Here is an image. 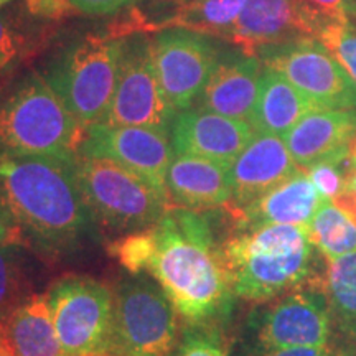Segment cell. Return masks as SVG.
I'll return each mask as SVG.
<instances>
[{
    "label": "cell",
    "instance_id": "12",
    "mask_svg": "<svg viewBox=\"0 0 356 356\" xmlns=\"http://www.w3.org/2000/svg\"><path fill=\"white\" fill-rule=\"evenodd\" d=\"M175 114L155 74L150 40L136 37L129 43L122 42L118 88L104 122L167 131Z\"/></svg>",
    "mask_w": 356,
    "mask_h": 356
},
{
    "label": "cell",
    "instance_id": "40",
    "mask_svg": "<svg viewBox=\"0 0 356 356\" xmlns=\"http://www.w3.org/2000/svg\"><path fill=\"white\" fill-rule=\"evenodd\" d=\"M8 2H12V0H0V7H3V6H6V3H8Z\"/></svg>",
    "mask_w": 356,
    "mask_h": 356
},
{
    "label": "cell",
    "instance_id": "19",
    "mask_svg": "<svg viewBox=\"0 0 356 356\" xmlns=\"http://www.w3.org/2000/svg\"><path fill=\"white\" fill-rule=\"evenodd\" d=\"M327 202L300 170L274 186L256 202L234 210L236 228H254L264 225L309 226L318 208Z\"/></svg>",
    "mask_w": 356,
    "mask_h": 356
},
{
    "label": "cell",
    "instance_id": "9",
    "mask_svg": "<svg viewBox=\"0 0 356 356\" xmlns=\"http://www.w3.org/2000/svg\"><path fill=\"white\" fill-rule=\"evenodd\" d=\"M257 58L289 79L315 109H356L355 84L318 40L270 48Z\"/></svg>",
    "mask_w": 356,
    "mask_h": 356
},
{
    "label": "cell",
    "instance_id": "36",
    "mask_svg": "<svg viewBox=\"0 0 356 356\" xmlns=\"http://www.w3.org/2000/svg\"><path fill=\"white\" fill-rule=\"evenodd\" d=\"M345 193L350 197L356 198V167L348 165V172H346V181H345Z\"/></svg>",
    "mask_w": 356,
    "mask_h": 356
},
{
    "label": "cell",
    "instance_id": "17",
    "mask_svg": "<svg viewBox=\"0 0 356 356\" xmlns=\"http://www.w3.org/2000/svg\"><path fill=\"white\" fill-rule=\"evenodd\" d=\"M264 65L252 55L220 58L198 97L197 108L251 124Z\"/></svg>",
    "mask_w": 356,
    "mask_h": 356
},
{
    "label": "cell",
    "instance_id": "25",
    "mask_svg": "<svg viewBox=\"0 0 356 356\" xmlns=\"http://www.w3.org/2000/svg\"><path fill=\"white\" fill-rule=\"evenodd\" d=\"M307 229L325 261L356 252V221L333 202H325L318 208Z\"/></svg>",
    "mask_w": 356,
    "mask_h": 356
},
{
    "label": "cell",
    "instance_id": "31",
    "mask_svg": "<svg viewBox=\"0 0 356 356\" xmlns=\"http://www.w3.org/2000/svg\"><path fill=\"white\" fill-rule=\"evenodd\" d=\"M320 35L325 29L348 24L353 0H293ZM318 40V38H317Z\"/></svg>",
    "mask_w": 356,
    "mask_h": 356
},
{
    "label": "cell",
    "instance_id": "5",
    "mask_svg": "<svg viewBox=\"0 0 356 356\" xmlns=\"http://www.w3.org/2000/svg\"><path fill=\"white\" fill-rule=\"evenodd\" d=\"M74 170L89 213L118 233L154 228L172 208L163 191L111 159L76 154Z\"/></svg>",
    "mask_w": 356,
    "mask_h": 356
},
{
    "label": "cell",
    "instance_id": "28",
    "mask_svg": "<svg viewBox=\"0 0 356 356\" xmlns=\"http://www.w3.org/2000/svg\"><path fill=\"white\" fill-rule=\"evenodd\" d=\"M154 249V231L152 228L129 233L122 238H118L109 244V252L119 264L126 267L129 273H145L150 256Z\"/></svg>",
    "mask_w": 356,
    "mask_h": 356
},
{
    "label": "cell",
    "instance_id": "21",
    "mask_svg": "<svg viewBox=\"0 0 356 356\" xmlns=\"http://www.w3.org/2000/svg\"><path fill=\"white\" fill-rule=\"evenodd\" d=\"M315 106L279 71L264 66L251 126L257 134L284 137Z\"/></svg>",
    "mask_w": 356,
    "mask_h": 356
},
{
    "label": "cell",
    "instance_id": "30",
    "mask_svg": "<svg viewBox=\"0 0 356 356\" xmlns=\"http://www.w3.org/2000/svg\"><path fill=\"white\" fill-rule=\"evenodd\" d=\"M309 175L318 193L327 202H335L345 193L346 172H348V157L346 159H328L314 165L302 168Z\"/></svg>",
    "mask_w": 356,
    "mask_h": 356
},
{
    "label": "cell",
    "instance_id": "7",
    "mask_svg": "<svg viewBox=\"0 0 356 356\" xmlns=\"http://www.w3.org/2000/svg\"><path fill=\"white\" fill-rule=\"evenodd\" d=\"M177 315L159 284L144 277L127 280L114 297L108 356H170Z\"/></svg>",
    "mask_w": 356,
    "mask_h": 356
},
{
    "label": "cell",
    "instance_id": "27",
    "mask_svg": "<svg viewBox=\"0 0 356 356\" xmlns=\"http://www.w3.org/2000/svg\"><path fill=\"white\" fill-rule=\"evenodd\" d=\"M25 302V277L15 246H0V323Z\"/></svg>",
    "mask_w": 356,
    "mask_h": 356
},
{
    "label": "cell",
    "instance_id": "11",
    "mask_svg": "<svg viewBox=\"0 0 356 356\" xmlns=\"http://www.w3.org/2000/svg\"><path fill=\"white\" fill-rule=\"evenodd\" d=\"M150 55L163 96L175 113L198 101L220 60L210 37L185 29L168 30L150 40Z\"/></svg>",
    "mask_w": 356,
    "mask_h": 356
},
{
    "label": "cell",
    "instance_id": "18",
    "mask_svg": "<svg viewBox=\"0 0 356 356\" xmlns=\"http://www.w3.org/2000/svg\"><path fill=\"white\" fill-rule=\"evenodd\" d=\"M356 137V109L312 111L284 136L300 168L328 159H346Z\"/></svg>",
    "mask_w": 356,
    "mask_h": 356
},
{
    "label": "cell",
    "instance_id": "13",
    "mask_svg": "<svg viewBox=\"0 0 356 356\" xmlns=\"http://www.w3.org/2000/svg\"><path fill=\"white\" fill-rule=\"evenodd\" d=\"M78 154L114 160L167 195L165 177L175 152L163 129L95 124L88 127Z\"/></svg>",
    "mask_w": 356,
    "mask_h": 356
},
{
    "label": "cell",
    "instance_id": "41",
    "mask_svg": "<svg viewBox=\"0 0 356 356\" xmlns=\"http://www.w3.org/2000/svg\"><path fill=\"white\" fill-rule=\"evenodd\" d=\"M177 2H184V3H186V2H191V0H177Z\"/></svg>",
    "mask_w": 356,
    "mask_h": 356
},
{
    "label": "cell",
    "instance_id": "32",
    "mask_svg": "<svg viewBox=\"0 0 356 356\" xmlns=\"http://www.w3.org/2000/svg\"><path fill=\"white\" fill-rule=\"evenodd\" d=\"M175 356H226L220 337L213 332H190Z\"/></svg>",
    "mask_w": 356,
    "mask_h": 356
},
{
    "label": "cell",
    "instance_id": "10",
    "mask_svg": "<svg viewBox=\"0 0 356 356\" xmlns=\"http://www.w3.org/2000/svg\"><path fill=\"white\" fill-rule=\"evenodd\" d=\"M256 351L323 346L335 332L322 286L297 289L279 297L252 320Z\"/></svg>",
    "mask_w": 356,
    "mask_h": 356
},
{
    "label": "cell",
    "instance_id": "24",
    "mask_svg": "<svg viewBox=\"0 0 356 356\" xmlns=\"http://www.w3.org/2000/svg\"><path fill=\"white\" fill-rule=\"evenodd\" d=\"M246 2L248 0H191L178 7L170 26L228 40Z\"/></svg>",
    "mask_w": 356,
    "mask_h": 356
},
{
    "label": "cell",
    "instance_id": "29",
    "mask_svg": "<svg viewBox=\"0 0 356 356\" xmlns=\"http://www.w3.org/2000/svg\"><path fill=\"white\" fill-rule=\"evenodd\" d=\"M318 42L345 70L356 88V22L328 26L318 35Z\"/></svg>",
    "mask_w": 356,
    "mask_h": 356
},
{
    "label": "cell",
    "instance_id": "8",
    "mask_svg": "<svg viewBox=\"0 0 356 356\" xmlns=\"http://www.w3.org/2000/svg\"><path fill=\"white\" fill-rule=\"evenodd\" d=\"M115 293L91 277L63 279L47 293L65 356H108Z\"/></svg>",
    "mask_w": 356,
    "mask_h": 356
},
{
    "label": "cell",
    "instance_id": "4",
    "mask_svg": "<svg viewBox=\"0 0 356 356\" xmlns=\"http://www.w3.org/2000/svg\"><path fill=\"white\" fill-rule=\"evenodd\" d=\"M86 131L42 74L26 78L0 104V154L74 159Z\"/></svg>",
    "mask_w": 356,
    "mask_h": 356
},
{
    "label": "cell",
    "instance_id": "16",
    "mask_svg": "<svg viewBox=\"0 0 356 356\" xmlns=\"http://www.w3.org/2000/svg\"><path fill=\"white\" fill-rule=\"evenodd\" d=\"M317 38V30L293 0H248L228 37L243 53L252 56L282 44Z\"/></svg>",
    "mask_w": 356,
    "mask_h": 356
},
{
    "label": "cell",
    "instance_id": "37",
    "mask_svg": "<svg viewBox=\"0 0 356 356\" xmlns=\"http://www.w3.org/2000/svg\"><path fill=\"white\" fill-rule=\"evenodd\" d=\"M0 356H12L10 346H8L7 335H6V327L3 323H0Z\"/></svg>",
    "mask_w": 356,
    "mask_h": 356
},
{
    "label": "cell",
    "instance_id": "39",
    "mask_svg": "<svg viewBox=\"0 0 356 356\" xmlns=\"http://www.w3.org/2000/svg\"><path fill=\"white\" fill-rule=\"evenodd\" d=\"M350 22H356V0H353V8H351Z\"/></svg>",
    "mask_w": 356,
    "mask_h": 356
},
{
    "label": "cell",
    "instance_id": "23",
    "mask_svg": "<svg viewBox=\"0 0 356 356\" xmlns=\"http://www.w3.org/2000/svg\"><path fill=\"white\" fill-rule=\"evenodd\" d=\"M333 332L356 350V252L327 261L323 277Z\"/></svg>",
    "mask_w": 356,
    "mask_h": 356
},
{
    "label": "cell",
    "instance_id": "1",
    "mask_svg": "<svg viewBox=\"0 0 356 356\" xmlns=\"http://www.w3.org/2000/svg\"><path fill=\"white\" fill-rule=\"evenodd\" d=\"M152 231L154 249L145 273L165 292L177 314L197 327L226 317L236 296L207 218L172 207Z\"/></svg>",
    "mask_w": 356,
    "mask_h": 356
},
{
    "label": "cell",
    "instance_id": "34",
    "mask_svg": "<svg viewBox=\"0 0 356 356\" xmlns=\"http://www.w3.org/2000/svg\"><path fill=\"white\" fill-rule=\"evenodd\" d=\"M131 0H68L71 10L84 15H106L126 6Z\"/></svg>",
    "mask_w": 356,
    "mask_h": 356
},
{
    "label": "cell",
    "instance_id": "26",
    "mask_svg": "<svg viewBox=\"0 0 356 356\" xmlns=\"http://www.w3.org/2000/svg\"><path fill=\"white\" fill-rule=\"evenodd\" d=\"M32 53V35L15 10H0V78L19 66Z\"/></svg>",
    "mask_w": 356,
    "mask_h": 356
},
{
    "label": "cell",
    "instance_id": "14",
    "mask_svg": "<svg viewBox=\"0 0 356 356\" xmlns=\"http://www.w3.org/2000/svg\"><path fill=\"white\" fill-rule=\"evenodd\" d=\"M173 152L231 165L256 131L249 122L195 108L177 113L170 126Z\"/></svg>",
    "mask_w": 356,
    "mask_h": 356
},
{
    "label": "cell",
    "instance_id": "6",
    "mask_svg": "<svg viewBox=\"0 0 356 356\" xmlns=\"http://www.w3.org/2000/svg\"><path fill=\"white\" fill-rule=\"evenodd\" d=\"M122 40L86 35L53 66L48 81L83 127L104 122L119 81Z\"/></svg>",
    "mask_w": 356,
    "mask_h": 356
},
{
    "label": "cell",
    "instance_id": "38",
    "mask_svg": "<svg viewBox=\"0 0 356 356\" xmlns=\"http://www.w3.org/2000/svg\"><path fill=\"white\" fill-rule=\"evenodd\" d=\"M348 165L350 167H356V137L351 142L350 150H348Z\"/></svg>",
    "mask_w": 356,
    "mask_h": 356
},
{
    "label": "cell",
    "instance_id": "2",
    "mask_svg": "<svg viewBox=\"0 0 356 356\" xmlns=\"http://www.w3.org/2000/svg\"><path fill=\"white\" fill-rule=\"evenodd\" d=\"M0 204L50 249L74 244L89 220L74 159L0 154Z\"/></svg>",
    "mask_w": 356,
    "mask_h": 356
},
{
    "label": "cell",
    "instance_id": "3",
    "mask_svg": "<svg viewBox=\"0 0 356 356\" xmlns=\"http://www.w3.org/2000/svg\"><path fill=\"white\" fill-rule=\"evenodd\" d=\"M221 252L234 296L244 300L279 299L317 277L320 254L307 226L239 228L221 244Z\"/></svg>",
    "mask_w": 356,
    "mask_h": 356
},
{
    "label": "cell",
    "instance_id": "20",
    "mask_svg": "<svg viewBox=\"0 0 356 356\" xmlns=\"http://www.w3.org/2000/svg\"><path fill=\"white\" fill-rule=\"evenodd\" d=\"M229 165L195 155L175 154L167 170V197L178 208L204 211L231 202Z\"/></svg>",
    "mask_w": 356,
    "mask_h": 356
},
{
    "label": "cell",
    "instance_id": "15",
    "mask_svg": "<svg viewBox=\"0 0 356 356\" xmlns=\"http://www.w3.org/2000/svg\"><path fill=\"white\" fill-rule=\"evenodd\" d=\"M299 170L284 137L256 132L229 165L231 210L248 207Z\"/></svg>",
    "mask_w": 356,
    "mask_h": 356
},
{
    "label": "cell",
    "instance_id": "22",
    "mask_svg": "<svg viewBox=\"0 0 356 356\" xmlns=\"http://www.w3.org/2000/svg\"><path fill=\"white\" fill-rule=\"evenodd\" d=\"M12 356H65L47 293L26 299L3 323Z\"/></svg>",
    "mask_w": 356,
    "mask_h": 356
},
{
    "label": "cell",
    "instance_id": "35",
    "mask_svg": "<svg viewBox=\"0 0 356 356\" xmlns=\"http://www.w3.org/2000/svg\"><path fill=\"white\" fill-rule=\"evenodd\" d=\"M22 241H24V231L0 204V246H19Z\"/></svg>",
    "mask_w": 356,
    "mask_h": 356
},
{
    "label": "cell",
    "instance_id": "33",
    "mask_svg": "<svg viewBox=\"0 0 356 356\" xmlns=\"http://www.w3.org/2000/svg\"><path fill=\"white\" fill-rule=\"evenodd\" d=\"M256 356H356V350L351 346L333 341L323 346H297V348L256 351Z\"/></svg>",
    "mask_w": 356,
    "mask_h": 356
}]
</instances>
